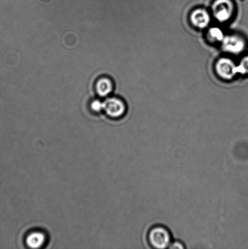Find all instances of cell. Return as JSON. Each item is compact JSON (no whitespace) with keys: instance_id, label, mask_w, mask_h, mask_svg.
Returning <instances> with one entry per match:
<instances>
[{"instance_id":"1","label":"cell","mask_w":248,"mask_h":249,"mask_svg":"<svg viewBox=\"0 0 248 249\" xmlns=\"http://www.w3.org/2000/svg\"><path fill=\"white\" fill-rule=\"evenodd\" d=\"M147 241L153 249L169 248L172 241V235L168 229L163 225H155L148 231Z\"/></svg>"},{"instance_id":"2","label":"cell","mask_w":248,"mask_h":249,"mask_svg":"<svg viewBox=\"0 0 248 249\" xmlns=\"http://www.w3.org/2000/svg\"><path fill=\"white\" fill-rule=\"evenodd\" d=\"M235 9L233 0H215L211 7L214 18L220 23L230 21L234 16Z\"/></svg>"},{"instance_id":"3","label":"cell","mask_w":248,"mask_h":249,"mask_svg":"<svg viewBox=\"0 0 248 249\" xmlns=\"http://www.w3.org/2000/svg\"><path fill=\"white\" fill-rule=\"evenodd\" d=\"M222 45L225 52L233 55L241 54L247 46L246 40L242 36L233 34L225 36Z\"/></svg>"},{"instance_id":"4","label":"cell","mask_w":248,"mask_h":249,"mask_svg":"<svg viewBox=\"0 0 248 249\" xmlns=\"http://www.w3.org/2000/svg\"><path fill=\"white\" fill-rule=\"evenodd\" d=\"M215 71L218 76L225 80H232L239 75L237 65L227 57L218 58L215 64Z\"/></svg>"},{"instance_id":"5","label":"cell","mask_w":248,"mask_h":249,"mask_svg":"<svg viewBox=\"0 0 248 249\" xmlns=\"http://www.w3.org/2000/svg\"><path fill=\"white\" fill-rule=\"evenodd\" d=\"M103 111L112 118H120L126 113V104L118 97H110L103 102Z\"/></svg>"},{"instance_id":"6","label":"cell","mask_w":248,"mask_h":249,"mask_svg":"<svg viewBox=\"0 0 248 249\" xmlns=\"http://www.w3.org/2000/svg\"><path fill=\"white\" fill-rule=\"evenodd\" d=\"M211 15L207 10L198 8L193 10L189 16V21L192 25L198 29H204L210 25Z\"/></svg>"},{"instance_id":"7","label":"cell","mask_w":248,"mask_h":249,"mask_svg":"<svg viewBox=\"0 0 248 249\" xmlns=\"http://www.w3.org/2000/svg\"><path fill=\"white\" fill-rule=\"evenodd\" d=\"M114 83L110 78L103 77L99 78L96 84L97 94L99 97H106L113 92Z\"/></svg>"},{"instance_id":"8","label":"cell","mask_w":248,"mask_h":249,"mask_svg":"<svg viewBox=\"0 0 248 249\" xmlns=\"http://www.w3.org/2000/svg\"><path fill=\"white\" fill-rule=\"evenodd\" d=\"M45 241L44 234L38 231H35L30 234L26 238V244L29 248L37 249L43 245Z\"/></svg>"},{"instance_id":"9","label":"cell","mask_w":248,"mask_h":249,"mask_svg":"<svg viewBox=\"0 0 248 249\" xmlns=\"http://www.w3.org/2000/svg\"><path fill=\"white\" fill-rule=\"evenodd\" d=\"M225 34L222 29L218 27H211L206 33V38L211 43H222L225 37Z\"/></svg>"},{"instance_id":"10","label":"cell","mask_w":248,"mask_h":249,"mask_svg":"<svg viewBox=\"0 0 248 249\" xmlns=\"http://www.w3.org/2000/svg\"><path fill=\"white\" fill-rule=\"evenodd\" d=\"M237 67L239 74L248 75V55L245 56L242 58L239 64H237Z\"/></svg>"},{"instance_id":"11","label":"cell","mask_w":248,"mask_h":249,"mask_svg":"<svg viewBox=\"0 0 248 249\" xmlns=\"http://www.w3.org/2000/svg\"><path fill=\"white\" fill-rule=\"evenodd\" d=\"M91 108L96 113H99V112L103 111V102L98 99L94 100L91 102Z\"/></svg>"},{"instance_id":"12","label":"cell","mask_w":248,"mask_h":249,"mask_svg":"<svg viewBox=\"0 0 248 249\" xmlns=\"http://www.w3.org/2000/svg\"><path fill=\"white\" fill-rule=\"evenodd\" d=\"M184 248H185V246L181 241H172L169 247V249H182Z\"/></svg>"}]
</instances>
